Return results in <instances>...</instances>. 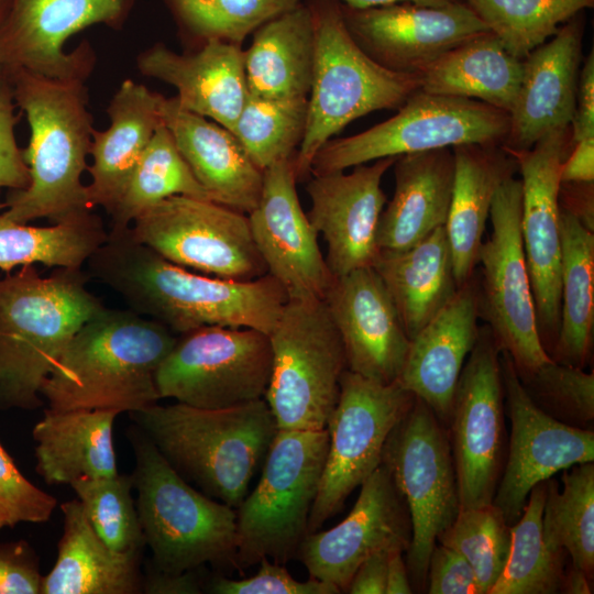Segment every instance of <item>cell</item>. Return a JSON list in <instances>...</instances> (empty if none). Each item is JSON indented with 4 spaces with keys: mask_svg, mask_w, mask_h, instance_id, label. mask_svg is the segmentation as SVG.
I'll list each match as a JSON object with an SVG mask.
<instances>
[{
    "mask_svg": "<svg viewBox=\"0 0 594 594\" xmlns=\"http://www.w3.org/2000/svg\"><path fill=\"white\" fill-rule=\"evenodd\" d=\"M43 578L38 557L26 541L0 544V594H41Z\"/></svg>",
    "mask_w": 594,
    "mask_h": 594,
    "instance_id": "52",
    "label": "cell"
},
{
    "mask_svg": "<svg viewBox=\"0 0 594 594\" xmlns=\"http://www.w3.org/2000/svg\"><path fill=\"white\" fill-rule=\"evenodd\" d=\"M130 231L167 261L198 273L237 280L267 274L248 215L211 200L165 198L142 212Z\"/></svg>",
    "mask_w": 594,
    "mask_h": 594,
    "instance_id": "15",
    "label": "cell"
},
{
    "mask_svg": "<svg viewBox=\"0 0 594 594\" xmlns=\"http://www.w3.org/2000/svg\"><path fill=\"white\" fill-rule=\"evenodd\" d=\"M9 3H10V0H0V23L7 13Z\"/></svg>",
    "mask_w": 594,
    "mask_h": 594,
    "instance_id": "62",
    "label": "cell"
},
{
    "mask_svg": "<svg viewBox=\"0 0 594 594\" xmlns=\"http://www.w3.org/2000/svg\"><path fill=\"white\" fill-rule=\"evenodd\" d=\"M182 34L195 47L209 41L242 45L271 19L301 0H164Z\"/></svg>",
    "mask_w": 594,
    "mask_h": 594,
    "instance_id": "44",
    "label": "cell"
},
{
    "mask_svg": "<svg viewBox=\"0 0 594 594\" xmlns=\"http://www.w3.org/2000/svg\"><path fill=\"white\" fill-rule=\"evenodd\" d=\"M560 326L551 360L584 369L594 326V231L560 208Z\"/></svg>",
    "mask_w": 594,
    "mask_h": 594,
    "instance_id": "37",
    "label": "cell"
},
{
    "mask_svg": "<svg viewBox=\"0 0 594 594\" xmlns=\"http://www.w3.org/2000/svg\"><path fill=\"white\" fill-rule=\"evenodd\" d=\"M129 309L183 334L202 327L251 328L270 334L288 300L270 274L237 280L189 271L134 239L130 227L111 229L85 264Z\"/></svg>",
    "mask_w": 594,
    "mask_h": 594,
    "instance_id": "1",
    "label": "cell"
},
{
    "mask_svg": "<svg viewBox=\"0 0 594 594\" xmlns=\"http://www.w3.org/2000/svg\"><path fill=\"white\" fill-rule=\"evenodd\" d=\"M100 539L119 552L141 551L146 547L131 474L109 477H80L70 484Z\"/></svg>",
    "mask_w": 594,
    "mask_h": 594,
    "instance_id": "45",
    "label": "cell"
},
{
    "mask_svg": "<svg viewBox=\"0 0 594 594\" xmlns=\"http://www.w3.org/2000/svg\"><path fill=\"white\" fill-rule=\"evenodd\" d=\"M479 274L409 340L396 381L421 399L447 428L457 384L479 337Z\"/></svg>",
    "mask_w": 594,
    "mask_h": 594,
    "instance_id": "26",
    "label": "cell"
},
{
    "mask_svg": "<svg viewBox=\"0 0 594 594\" xmlns=\"http://www.w3.org/2000/svg\"><path fill=\"white\" fill-rule=\"evenodd\" d=\"M257 573L241 580L216 575L205 590L215 594H338L332 583L310 578L298 581L284 564L263 558Z\"/></svg>",
    "mask_w": 594,
    "mask_h": 594,
    "instance_id": "48",
    "label": "cell"
},
{
    "mask_svg": "<svg viewBox=\"0 0 594 594\" xmlns=\"http://www.w3.org/2000/svg\"><path fill=\"white\" fill-rule=\"evenodd\" d=\"M82 268L56 267L46 277L34 265L0 278V410H33L65 348L103 302Z\"/></svg>",
    "mask_w": 594,
    "mask_h": 594,
    "instance_id": "3",
    "label": "cell"
},
{
    "mask_svg": "<svg viewBox=\"0 0 594 594\" xmlns=\"http://www.w3.org/2000/svg\"><path fill=\"white\" fill-rule=\"evenodd\" d=\"M532 403L553 419L581 429L594 421V373L550 360L518 373Z\"/></svg>",
    "mask_w": 594,
    "mask_h": 594,
    "instance_id": "47",
    "label": "cell"
},
{
    "mask_svg": "<svg viewBox=\"0 0 594 594\" xmlns=\"http://www.w3.org/2000/svg\"><path fill=\"white\" fill-rule=\"evenodd\" d=\"M243 50L248 91L273 98H308L314 69L311 13L301 2L265 22Z\"/></svg>",
    "mask_w": 594,
    "mask_h": 594,
    "instance_id": "35",
    "label": "cell"
},
{
    "mask_svg": "<svg viewBox=\"0 0 594 594\" xmlns=\"http://www.w3.org/2000/svg\"><path fill=\"white\" fill-rule=\"evenodd\" d=\"M308 98L273 99L248 94L232 129L262 170L294 158L306 131Z\"/></svg>",
    "mask_w": 594,
    "mask_h": 594,
    "instance_id": "43",
    "label": "cell"
},
{
    "mask_svg": "<svg viewBox=\"0 0 594 594\" xmlns=\"http://www.w3.org/2000/svg\"><path fill=\"white\" fill-rule=\"evenodd\" d=\"M492 232L480 250V317L518 373L551 360L542 344L521 239V182L514 176L497 188L490 210Z\"/></svg>",
    "mask_w": 594,
    "mask_h": 594,
    "instance_id": "13",
    "label": "cell"
},
{
    "mask_svg": "<svg viewBox=\"0 0 594 594\" xmlns=\"http://www.w3.org/2000/svg\"><path fill=\"white\" fill-rule=\"evenodd\" d=\"M461 508L492 504L506 457L501 349L480 327L453 395L447 427Z\"/></svg>",
    "mask_w": 594,
    "mask_h": 594,
    "instance_id": "16",
    "label": "cell"
},
{
    "mask_svg": "<svg viewBox=\"0 0 594 594\" xmlns=\"http://www.w3.org/2000/svg\"><path fill=\"white\" fill-rule=\"evenodd\" d=\"M0 200V270L43 264L82 267L106 241L102 220L91 211L50 227H34L9 219Z\"/></svg>",
    "mask_w": 594,
    "mask_h": 594,
    "instance_id": "38",
    "label": "cell"
},
{
    "mask_svg": "<svg viewBox=\"0 0 594 594\" xmlns=\"http://www.w3.org/2000/svg\"><path fill=\"white\" fill-rule=\"evenodd\" d=\"M242 45L209 41L178 54L155 44L138 58L139 70L174 86L184 109L232 131L248 97Z\"/></svg>",
    "mask_w": 594,
    "mask_h": 594,
    "instance_id": "27",
    "label": "cell"
},
{
    "mask_svg": "<svg viewBox=\"0 0 594 594\" xmlns=\"http://www.w3.org/2000/svg\"><path fill=\"white\" fill-rule=\"evenodd\" d=\"M205 585L197 570L167 573L146 564L143 572L142 591L146 594H199Z\"/></svg>",
    "mask_w": 594,
    "mask_h": 594,
    "instance_id": "54",
    "label": "cell"
},
{
    "mask_svg": "<svg viewBox=\"0 0 594 594\" xmlns=\"http://www.w3.org/2000/svg\"><path fill=\"white\" fill-rule=\"evenodd\" d=\"M546 481L529 493L524 512L510 526L505 566L488 594H553L564 574V552L549 548L542 532Z\"/></svg>",
    "mask_w": 594,
    "mask_h": 594,
    "instance_id": "40",
    "label": "cell"
},
{
    "mask_svg": "<svg viewBox=\"0 0 594 594\" xmlns=\"http://www.w3.org/2000/svg\"><path fill=\"white\" fill-rule=\"evenodd\" d=\"M559 484L550 477L542 514L543 538L550 549L568 552L572 565L594 574V463L563 470Z\"/></svg>",
    "mask_w": 594,
    "mask_h": 594,
    "instance_id": "39",
    "label": "cell"
},
{
    "mask_svg": "<svg viewBox=\"0 0 594 594\" xmlns=\"http://www.w3.org/2000/svg\"><path fill=\"white\" fill-rule=\"evenodd\" d=\"M0 503L9 512L14 526L19 522H46L57 506L54 496L25 479L1 442Z\"/></svg>",
    "mask_w": 594,
    "mask_h": 594,
    "instance_id": "49",
    "label": "cell"
},
{
    "mask_svg": "<svg viewBox=\"0 0 594 594\" xmlns=\"http://www.w3.org/2000/svg\"><path fill=\"white\" fill-rule=\"evenodd\" d=\"M584 11L522 59L519 90L509 112L506 151L530 148L547 132L571 124L582 62Z\"/></svg>",
    "mask_w": 594,
    "mask_h": 594,
    "instance_id": "25",
    "label": "cell"
},
{
    "mask_svg": "<svg viewBox=\"0 0 594 594\" xmlns=\"http://www.w3.org/2000/svg\"><path fill=\"white\" fill-rule=\"evenodd\" d=\"M391 552L382 551L365 559L354 572L346 588L351 594H385Z\"/></svg>",
    "mask_w": 594,
    "mask_h": 594,
    "instance_id": "56",
    "label": "cell"
},
{
    "mask_svg": "<svg viewBox=\"0 0 594 594\" xmlns=\"http://www.w3.org/2000/svg\"><path fill=\"white\" fill-rule=\"evenodd\" d=\"M426 583L429 594H482L468 561L439 542L429 557Z\"/></svg>",
    "mask_w": 594,
    "mask_h": 594,
    "instance_id": "51",
    "label": "cell"
},
{
    "mask_svg": "<svg viewBox=\"0 0 594 594\" xmlns=\"http://www.w3.org/2000/svg\"><path fill=\"white\" fill-rule=\"evenodd\" d=\"M341 12L359 47L378 65L402 74L419 75L446 52L491 32L465 1L440 8L402 2L366 9L341 2Z\"/></svg>",
    "mask_w": 594,
    "mask_h": 594,
    "instance_id": "20",
    "label": "cell"
},
{
    "mask_svg": "<svg viewBox=\"0 0 594 594\" xmlns=\"http://www.w3.org/2000/svg\"><path fill=\"white\" fill-rule=\"evenodd\" d=\"M397 110L361 133L329 140L312 160L310 175L465 143L502 145L509 131L507 112L475 99L419 89Z\"/></svg>",
    "mask_w": 594,
    "mask_h": 594,
    "instance_id": "10",
    "label": "cell"
},
{
    "mask_svg": "<svg viewBox=\"0 0 594 594\" xmlns=\"http://www.w3.org/2000/svg\"><path fill=\"white\" fill-rule=\"evenodd\" d=\"M573 146L566 125L547 132L528 150H505L521 174V239L538 330L548 354L560 326V172Z\"/></svg>",
    "mask_w": 594,
    "mask_h": 594,
    "instance_id": "17",
    "label": "cell"
},
{
    "mask_svg": "<svg viewBox=\"0 0 594 594\" xmlns=\"http://www.w3.org/2000/svg\"><path fill=\"white\" fill-rule=\"evenodd\" d=\"M272 372L270 336L210 326L178 334L155 373L160 398L224 409L264 398Z\"/></svg>",
    "mask_w": 594,
    "mask_h": 594,
    "instance_id": "12",
    "label": "cell"
},
{
    "mask_svg": "<svg viewBox=\"0 0 594 594\" xmlns=\"http://www.w3.org/2000/svg\"><path fill=\"white\" fill-rule=\"evenodd\" d=\"M415 396L397 382L381 384L346 370L326 429L329 444L308 534L343 507L350 494L378 468L386 439Z\"/></svg>",
    "mask_w": 594,
    "mask_h": 594,
    "instance_id": "14",
    "label": "cell"
},
{
    "mask_svg": "<svg viewBox=\"0 0 594 594\" xmlns=\"http://www.w3.org/2000/svg\"><path fill=\"white\" fill-rule=\"evenodd\" d=\"M505 50L524 59L594 0H464Z\"/></svg>",
    "mask_w": 594,
    "mask_h": 594,
    "instance_id": "42",
    "label": "cell"
},
{
    "mask_svg": "<svg viewBox=\"0 0 594 594\" xmlns=\"http://www.w3.org/2000/svg\"><path fill=\"white\" fill-rule=\"evenodd\" d=\"M116 410L47 407L33 427L36 472L51 485L118 473L113 446Z\"/></svg>",
    "mask_w": 594,
    "mask_h": 594,
    "instance_id": "33",
    "label": "cell"
},
{
    "mask_svg": "<svg viewBox=\"0 0 594 594\" xmlns=\"http://www.w3.org/2000/svg\"><path fill=\"white\" fill-rule=\"evenodd\" d=\"M4 76H6V72L0 65V79L3 78Z\"/></svg>",
    "mask_w": 594,
    "mask_h": 594,
    "instance_id": "63",
    "label": "cell"
},
{
    "mask_svg": "<svg viewBox=\"0 0 594 594\" xmlns=\"http://www.w3.org/2000/svg\"><path fill=\"white\" fill-rule=\"evenodd\" d=\"M135 0H10L0 23V65L56 80L85 81L92 50L82 43L66 53L64 44L94 25L119 28Z\"/></svg>",
    "mask_w": 594,
    "mask_h": 594,
    "instance_id": "18",
    "label": "cell"
},
{
    "mask_svg": "<svg viewBox=\"0 0 594 594\" xmlns=\"http://www.w3.org/2000/svg\"><path fill=\"white\" fill-rule=\"evenodd\" d=\"M63 534L41 594H140L141 551L109 548L90 525L78 498L61 505Z\"/></svg>",
    "mask_w": 594,
    "mask_h": 594,
    "instance_id": "32",
    "label": "cell"
},
{
    "mask_svg": "<svg viewBox=\"0 0 594 594\" xmlns=\"http://www.w3.org/2000/svg\"><path fill=\"white\" fill-rule=\"evenodd\" d=\"M560 180L594 182V136L574 143L561 166Z\"/></svg>",
    "mask_w": 594,
    "mask_h": 594,
    "instance_id": "57",
    "label": "cell"
},
{
    "mask_svg": "<svg viewBox=\"0 0 594 594\" xmlns=\"http://www.w3.org/2000/svg\"><path fill=\"white\" fill-rule=\"evenodd\" d=\"M382 463L408 507L411 540L405 561L410 581L421 586L438 537L461 508L447 428L421 399L415 397L389 432Z\"/></svg>",
    "mask_w": 594,
    "mask_h": 594,
    "instance_id": "11",
    "label": "cell"
},
{
    "mask_svg": "<svg viewBox=\"0 0 594 594\" xmlns=\"http://www.w3.org/2000/svg\"><path fill=\"white\" fill-rule=\"evenodd\" d=\"M322 300L341 338L348 370L381 384L395 383L409 338L373 266L333 277Z\"/></svg>",
    "mask_w": 594,
    "mask_h": 594,
    "instance_id": "24",
    "label": "cell"
},
{
    "mask_svg": "<svg viewBox=\"0 0 594 594\" xmlns=\"http://www.w3.org/2000/svg\"><path fill=\"white\" fill-rule=\"evenodd\" d=\"M591 579L575 565H572L568 572H564L559 592L566 594H591Z\"/></svg>",
    "mask_w": 594,
    "mask_h": 594,
    "instance_id": "59",
    "label": "cell"
},
{
    "mask_svg": "<svg viewBox=\"0 0 594 594\" xmlns=\"http://www.w3.org/2000/svg\"><path fill=\"white\" fill-rule=\"evenodd\" d=\"M172 196L211 200L163 123L153 134L120 202L111 215V229L129 228L146 209Z\"/></svg>",
    "mask_w": 594,
    "mask_h": 594,
    "instance_id": "41",
    "label": "cell"
},
{
    "mask_svg": "<svg viewBox=\"0 0 594 594\" xmlns=\"http://www.w3.org/2000/svg\"><path fill=\"white\" fill-rule=\"evenodd\" d=\"M7 75L0 79V189H25L30 183L23 150L16 143L14 128L19 116Z\"/></svg>",
    "mask_w": 594,
    "mask_h": 594,
    "instance_id": "50",
    "label": "cell"
},
{
    "mask_svg": "<svg viewBox=\"0 0 594 594\" xmlns=\"http://www.w3.org/2000/svg\"><path fill=\"white\" fill-rule=\"evenodd\" d=\"M572 140L576 143L594 136V51L586 56L579 76L575 110L571 121Z\"/></svg>",
    "mask_w": 594,
    "mask_h": 594,
    "instance_id": "53",
    "label": "cell"
},
{
    "mask_svg": "<svg viewBox=\"0 0 594 594\" xmlns=\"http://www.w3.org/2000/svg\"><path fill=\"white\" fill-rule=\"evenodd\" d=\"M454 176L444 224L458 286L479 264L491 205L499 185L514 176L517 163L502 145L465 143L452 147Z\"/></svg>",
    "mask_w": 594,
    "mask_h": 594,
    "instance_id": "31",
    "label": "cell"
},
{
    "mask_svg": "<svg viewBox=\"0 0 594 594\" xmlns=\"http://www.w3.org/2000/svg\"><path fill=\"white\" fill-rule=\"evenodd\" d=\"M396 157H384L344 170L312 175L306 186L307 213L327 243L326 263L333 277L373 266L380 254L377 228L386 196L384 174Z\"/></svg>",
    "mask_w": 594,
    "mask_h": 594,
    "instance_id": "23",
    "label": "cell"
},
{
    "mask_svg": "<svg viewBox=\"0 0 594 594\" xmlns=\"http://www.w3.org/2000/svg\"><path fill=\"white\" fill-rule=\"evenodd\" d=\"M501 371L510 433L492 504L513 526L537 484L575 464L594 461V431L564 425L540 410L505 352H501Z\"/></svg>",
    "mask_w": 594,
    "mask_h": 594,
    "instance_id": "19",
    "label": "cell"
},
{
    "mask_svg": "<svg viewBox=\"0 0 594 594\" xmlns=\"http://www.w3.org/2000/svg\"><path fill=\"white\" fill-rule=\"evenodd\" d=\"M328 444L327 429H277L258 483L237 507V569L263 558L285 564L297 554L308 535Z\"/></svg>",
    "mask_w": 594,
    "mask_h": 594,
    "instance_id": "8",
    "label": "cell"
},
{
    "mask_svg": "<svg viewBox=\"0 0 594 594\" xmlns=\"http://www.w3.org/2000/svg\"><path fill=\"white\" fill-rule=\"evenodd\" d=\"M393 166L394 195L383 209L377 228L380 252L407 250L444 227L451 201L452 147L399 155Z\"/></svg>",
    "mask_w": 594,
    "mask_h": 594,
    "instance_id": "30",
    "label": "cell"
},
{
    "mask_svg": "<svg viewBox=\"0 0 594 594\" xmlns=\"http://www.w3.org/2000/svg\"><path fill=\"white\" fill-rule=\"evenodd\" d=\"M342 3L355 8V9H366L375 7H384L402 2H411L425 7L440 8L458 2H463L464 0H340Z\"/></svg>",
    "mask_w": 594,
    "mask_h": 594,
    "instance_id": "60",
    "label": "cell"
},
{
    "mask_svg": "<svg viewBox=\"0 0 594 594\" xmlns=\"http://www.w3.org/2000/svg\"><path fill=\"white\" fill-rule=\"evenodd\" d=\"M293 160L263 170L261 197L248 219L267 274L288 298L323 299L333 276L319 248V234L300 205Z\"/></svg>",
    "mask_w": 594,
    "mask_h": 594,
    "instance_id": "22",
    "label": "cell"
},
{
    "mask_svg": "<svg viewBox=\"0 0 594 594\" xmlns=\"http://www.w3.org/2000/svg\"><path fill=\"white\" fill-rule=\"evenodd\" d=\"M522 76V59L487 32L446 52L420 77V90L475 99L512 111Z\"/></svg>",
    "mask_w": 594,
    "mask_h": 594,
    "instance_id": "36",
    "label": "cell"
},
{
    "mask_svg": "<svg viewBox=\"0 0 594 594\" xmlns=\"http://www.w3.org/2000/svg\"><path fill=\"white\" fill-rule=\"evenodd\" d=\"M315 58L304 139L294 156L297 182L310 175L318 151L352 121L397 110L420 89V77L395 73L370 58L350 35L340 0H307Z\"/></svg>",
    "mask_w": 594,
    "mask_h": 594,
    "instance_id": "7",
    "label": "cell"
},
{
    "mask_svg": "<svg viewBox=\"0 0 594 594\" xmlns=\"http://www.w3.org/2000/svg\"><path fill=\"white\" fill-rule=\"evenodd\" d=\"M6 75L31 135L23 150L30 183L25 189L9 190L4 215L20 223L45 218L54 224L91 211L81 183L94 129L84 81L23 69Z\"/></svg>",
    "mask_w": 594,
    "mask_h": 594,
    "instance_id": "4",
    "label": "cell"
},
{
    "mask_svg": "<svg viewBox=\"0 0 594 594\" xmlns=\"http://www.w3.org/2000/svg\"><path fill=\"white\" fill-rule=\"evenodd\" d=\"M411 540L407 504L381 463L361 484L350 514L329 530L308 534L297 554L309 576L346 591L359 565L370 556L406 552Z\"/></svg>",
    "mask_w": 594,
    "mask_h": 594,
    "instance_id": "21",
    "label": "cell"
},
{
    "mask_svg": "<svg viewBox=\"0 0 594 594\" xmlns=\"http://www.w3.org/2000/svg\"><path fill=\"white\" fill-rule=\"evenodd\" d=\"M163 96L131 79L112 97L107 112V130L92 129L87 167L91 180L86 186L89 209L102 207L111 216L156 129L163 124Z\"/></svg>",
    "mask_w": 594,
    "mask_h": 594,
    "instance_id": "29",
    "label": "cell"
},
{
    "mask_svg": "<svg viewBox=\"0 0 594 594\" xmlns=\"http://www.w3.org/2000/svg\"><path fill=\"white\" fill-rule=\"evenodd\" d=\"M373 268L388 290L409 340L459 288L444 227L407 250L380 252Z\"/></svg>",
    "mask_w": 594,
    "mask_h": 594,
    "instance_id": "34",
    "label": "cell"
},
{
    "mask_svg": "<svg viewBox=\"0 0 594 594\" xmlns=\"http://www.w3.org/2000/svg\"><path fill=\"white\" fill-rule=\"evenodd\" d=\"M177 337L129 308L103 307L72 338L41 395L55 410L146 409L161 399L155 373Z\"/></svg>",
    "mask_w": 594,
    "mask_h": 594,
    "instance_id": "2",
    "label": "cell"
},
{
    "mask_svg": "<svg viewBox=\"0 0 594 594\" xmlns=\"http://www.w3.org/2000/svg\"><path fill=\"white\" fill-rule=\"evenodd\" d=\"M161 112L182 156L212 201L243 213L258 204L263 170L228 129L163 97Z\"/></svg>",
    "mask_w": 594,
    "mask_h": 594,
    "instance_id": "28",
    "label": "cell"
},
{
    "mask_svg": "<svg viewBox=\"0 0 594 594\" xmlns=\"http://www.w3.org/2000/svg\"><path fill=\"white\" fill-rule=\"evenodd\" d=\"M510 526L493 504L460 508L437 539L460 553L473 569L482 594L498 580L510 548Z\"/></svg>",
    "mask_w": 594,
    "mask_h": 594,
    "instance_id": "46",
    "label": "cell"
},
{
    "mask_svg": "<svg viewBox=\"0 0 594 594\" xmlns=\"http://www.w3.org/2000/svg\"><path fill=\"white\" fill-rule=\"evenodd\" d=\"M413 592L404 552H391L387 563L385 594H410Z\"/></svg>",
    "mask_w": 594,
    "mask_h": 594,
    "instance_id": "58",
    "label": "cell"
},
{
    "mask_svg": "<svg viewBox=\"0 0 594 594\" xmlns=\"http://www.w3.org/2000/svg\"><path fill=\"white\" fill-rule=\"evenodd\" d=\"M127 437L134 454L136 509L152 553L147 563L167 573L234 566L237 509L184 480L135 424Z\"/></svg>",
    "mask_w": 594,
    "mask_h": 594,
    "instance_id": "6",
    "label": "cell"
},
{
    "mask_svg": "<svg viewBox=\"0 0 594 594\" xmlns=\"http://www.w3.org/2000/svg\"><path fill=\"white\" fill-rule=\"evenodd\" d=\"M4 527H14V524L7 508L0 503V530Z\"/></svg>",
    "mask_w": 594,
    "mask_h": 594,
    "instance_id": "61",
    "label": "cell"
},
{
    "mask_svg": "<svg viewBox=\"0 0 594 594\" xmlns=\"http://www.w3.org/2000/svg\"><path fill=\"white\" fill-rule=\"evenodd\" d=\"M559 206L594 231V182L561 183Z\"/></svg>",
    "mask_w": 594,
    "mask_h": 594,
    "instance_id": "55",
    "label": "cell"
},
{
    "mask_svg": "<svg viewBox=\"0 0 594 594\" xmlns=\"http://www.w3.org/2000/svg\"><path fill=\"white\" fill-rule=\"evenodd\" d=\"M268 336L272 372L264 399L277 429H326L348 366L324 301L288 298Z\"/></svg>",
    "mask_w": 594,
    "mask_h": 594,
    "instance_id": "9",
    "label": "cell"
},
{
    "mask_svg": "<svg viewBox=\"0 0 594 594\" xmlns=\"http://www.w3.org/2000/svg\"><path fill=\"white\" fill-rule=\"evenodd\" d=\"M130 418L184 480L235 509L277 431L264 398L224 409L154 404Z\"/></svg>",
    "mask_w": 594,
    "mask_h": 594,
    "instance_id": "5",
    "label": "cell"
}]
</instances>
